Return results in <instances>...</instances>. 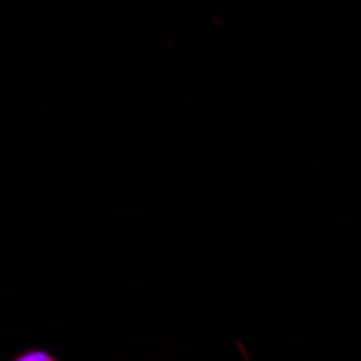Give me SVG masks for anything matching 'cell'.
<instances>
[{
  "instance_id": "1",
  "label": "cell",
  "mask_w": 361,
  "mask_h": 361,
  "mask_svg": "<svg viewBox=\"0 0 361 361\" xmlns=\"http://www.w3.org/2000/svg\"><path fill=\"white\" fill-rule=\"evenodd\" d=\"M18 361H52L54 357L48 350H28L16 357Z\"/></svg>"
}]
</instances>
